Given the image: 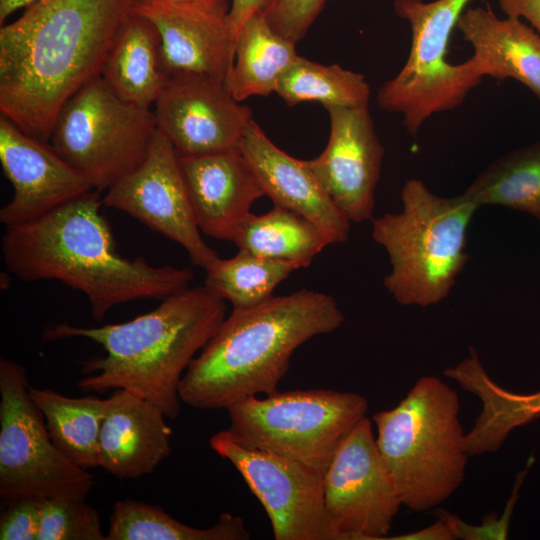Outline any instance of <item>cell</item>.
I'll return each instance as SVG.
<instances>
[{
  "label": "cell",
  "mask_w": 540,
  "mask_h": 540,
  "mask_svg": "<svg viewBox=\"0 0 540 540\" xmlns=\"http://www.w3.org/2000/svg\"><path fill=\"white\" fill-rule=\"evenodd\" d=\"M226 301L208 288H187L130 321L100 327L55 324L45 341L81 337L106 356L82 363L78 386L88 392L124 389L156 404L169 419L180 414L179 386L189 364L225 319Z\"/></svg>",
  "instance_id": "cell-4"
},
{
  "label": "cell",
  "mask_w": 540,
  "mask_h": 540,
  "mask_svg": "<svg viewBox=\"0 0 540 540\" xmlns=\"http://www.w3.org/2000/svg\"><path fill=\"white\" fill-rule=\"evenodd\" d=\"M232 242L255 255L308 267L328 245V239L307 218L275 205L270 211L249 213L238 226Z\"/></svg>",
  "instance_id": "cell-26"
},
{
  "label": "cell",
  "mask_w": 540,
  "mask_h": 540,
  "mask_svg": "<svg viewBox=\"0 0 540 540\" xmlns=\"http://www.w3.org/2000/svg\"><path fill=\"white\" fill-rule=\"evenodd\" d=\"M401 201V212L371 220L372 239L391 265L384 286L401 305L438 304L469 259L467 230L478 207L463 194L438 196L415 178L405 182Z\"/></svg>",
  "instance_id": "cell-6"
},
{
  "label": "cell",
  "mask_w": 540,
  "mask_h": 540,
  "mask_svg": "<svg viewBox=\"0 0 540 540\" xmlns=\"http://www.w3.org/2000/svg\"><path fill=\"white\" fill-rule=\"evenodd\" d=\"M101 77L124 101L150 109L170 74L162 55L156 27L136 14L119 30L105 59Z\"/></svg>",
  "instance_id": "cell-23"
},
{
  "label": "cell",
  "mask_w": 540,
  "mask_h": 540,
  "mask_svg": "<svg viewBox=\"0 0 540 540\" xmlns=\"http://www.w3.org/2000/svg\"><path fill=\"white\" fill-rule=\"evenodd\" d=\"M55 446L83 469L98 466L99 440L107 399L64 396L52 389L29 387Z\"/></svg>",
  "instance_id": "cell-25"
},
{
  "label": "cell",
  "mask_w": 540,
  "mask_h": 540,
  "mask_svg": "<svg viewBox=\"0 0 540 540\" xmlns=\"http://www.w3.org/2000/svg\"><path fill=\"white\" fill-rule=\"evenodd\" d=\"M154 108L157 129L179 156L240 150L253 120L224 82L196 73L171 75Z\"/></svg>",
  "instance_id": "cell-14"
},
{
  "label": "cell",
  "mask_w": 540,
  "mask_h": 540,
  "mask_svg": "<svg viewBox=\"0 0 540 540\" xmlns=\"http://www.w3.org/2000/svg\"><path fill=\"white\" fill-rule=\"evenodd\" d=\"M210 446L228 460L264 507L276 540H339L325 507L323 474L294 460L247 448L227 430Z\"/></svg>",
  "instance_id": "cell-12"
},
{
  "label": "cell",
  "mask_w": 540,
  "mask_h": 540,
  "mask_svg": "<svg viewBox=\"0 0 540 540\" xmlns=\"http://www.w3.org/2000/svg\"><path fill=\"white\" fill-rule=\"evenodd\" d=\"M457 392L441 378L422 376L393 408L372 416L376 442L402 505L425 512L464 481L468 453Z\"/></svg>",
  "instance_id": "cell-5"
},
{
  "label": "cell",
  "mask_w": 540,
  "mask_h": 540,
  "mask_svg": "<svg viewBox=\"0 0 540 540\" xmlns=\"http://www.w3.org/2000/svg\"><path fill=\"white\" fill-rule=\"evenodd\" d=\"M344 321L331 295L308 289L233 309L189 364L180 399L196 409L227 410L250 397L273 394L296 349Z\"/></svg>",
  "instance_id": "cell-3"
},
{
  "label": "cell",
  "mask_w": 540,
  "mask_h": 540,
  "mask_svg": "<svg viewBox=\"0 0 540 540\" xmlns=\"http://www.w3.org/2000/svg\"><path fill=\"white\" fill-rule=\"evenodd\" d=\"M179 161L200 231L232 242L252 205L266 196L241 150L179 156Z\"/></svg>",
  "instance_id": "cell-19"
},
{
  "label": "cell",
  "mask_w": 540,
  "mask_h": 540,
  "mask_svg": "<svg viewBox=\"0 0 540 540\" xmlns=\"http://www.w3.org/2000/svg\"><path fill=\"white\" fill-rule=\"evenodd\" d=\"M528 468L518 474L512 496L509 498L504 512L498 516L495 512L486 514L480 525H471L449 511L439 510L437 518L442 519L450 528L454 539L463 540H504L508 536L509 524L518 493Z\"/></svg>",
  "instance_id": "cell-33"
},
{
  "label": "cell",
  "mask_w": 540,
  "mask_h": 540,
  "mask_svg": "<svg viewBox=\"0 0 540 540\" xmlns=\"http://www.w3.org/2000/svg\"><path fill=\"white\" fill-rule=\"evenodd\" d=\"M244 520L223 513L207 528H195L171 517L161 507L124 499L113 506L106 540H247Z\"/></svg>",
  "instance_id": "cell-28"
},
{
  "label": "cell",
  "mask_w": 540,
  "mask_h": 540,
  "mask_svg": "<svg viewBox=\"0 0 540 540\" xmlns=\"http://www.w3.org/2000/svg\"><path fill=\"white\" fill-rule=\"evenodd\" d=\"M139 0H38L0 28V113L49 142L65 103L101 76Z\"/></svg>",
  "instance_id": "cell-1"
},
{
  "label": "cell",
  "mask_w": 540,
  "mask_h": 540,
  "mask_svg": "<svg viewBox=\"0 0 540 540\" xmlns=\"http://www.w3.org/2000/svg\"><path fill=\"white\" fill-rule=\"evenodd\" d=\"M0 498L85 500L95 477L53 443L44 416L29 393L23 366L0 360Z\"/></svg>",
  "instance_id": "cell-10"
},
{
  "label": "cell",
  "mask_w": 540,
  "mask_h": 540,
  "mask_svg": "<svg viewBox=\"0 0 540 540\" xmlns=\"http://www.w3.org/2000/svg\"><path fill=\"white\" fill-rule=\"evenodd\" d=\"M156 131L151 109L124 101L99 76L62 107L49 143L102 192L141 165Z\"/></svg>",
  "instance_id": "cell-9"
},
{
  "label": "cell",
  "mask_w": 540,
  "mask_h": 540,
  "mask_svg": "<svg viewBox=\"0 0 540 540\" xmlns=\"http://www.w3.org/2000/svg\"><path fill=\"white\" fill-rule=\"evenodd\" d=\"M228 0H139L134 12L157 29L171 75L204 74L226 83L234 61Z\"/></svg>",
  "instance_id": "cell-16"
},
{
  "label": "cell",
  "mask_w": 540,
  "mask_h": 540,
  "mask_svg": "<svg viewBox=\"0 0 540 540\" xmlns=\"http://www.w3.org/2000/svg\"><path fill=\"white\" fill-rule=\"evenodd\" d=\"M102 202L182 246L192 264L205 271L219 260L201 236L179 156L158 129L145 160L110 187Z\"/></svg>",
  "instance_id": "cell-13"
},
{
  "label": "cell",
  "mask_w": 540,
  "mask_h": 540,
  "mask_svg": "<svg viewBox=\"0 0 540 540\" xmlns=\"http://www.w3.org/2000/svg\"><path fill=\"white\" fill-rule=\"evenodd\" d=\"M323 484L326 511L339 540L388 538L403 505L367 416L338 447Z\"/></svg>",
  "instance_id": "cell-11"
},
{
  "label": "cell",
  "mask_w": 540,
  "mask_h": 540,
  "mask_svg": "<svg viewBox=\"0 0 540 540\" xmlns=\"http://www.w3.org/2000/svg\"><path fill=\"white\" fill-rule=\"evenodd\" d=\"M0 162L13 197L0 222L14 227L39 219L94 190L50 145L0 117Z\"/></svg>",
  "instance_id": "cell-17"
},
{
  "label": "cell",
  "mask_w": 540,
  "mask_h": 540,
  "mask_svg": "<svg viewBox=\"0 0 540 540\" xmlns=\"http://www.w3.org/2000/svg\"><path fill=\"white\" fill-rule=\"evenodd\" d=\"M240 150L275 205L310 220L330 244L348 239L351 221L325 192L306 160L277 147L254 119L245 130Z\"/></svg>",
  "instance_id": "cell-18"
},
{
  "label": "cell",
  "mask_w": 540,
  "mask_h": 540,
  "mask_svg": "<svg viewBox=\"0 0 540 540\" xmlns=\"http://www.w3.org/2000/svg\"><path fill=\"white\" fill-rule=\"evenodd\" d=\"M391 540H452L453 534L448 525L440 518L422 529L402 535L389 537Z\"/></svg>",
  "instance_id": "cell-37"
},
{
  "label": "cell",
  "mask_w": 540,
  "mask_h": 540,
  "mask_svg": "<svg viewBox=\"0 0 540 540\" xmlns=\"http://www.w3.org/2000/svg\"><path fill=\"white\" fill-rule=\"evenodd\" d=\"M472 0H394V11L411 28L409 56L392 79L378 90L381 109L402 115V125L415 136L432 115L460 106L482 82L469 59H447L449 40Z\"/></svg>",
  "instance_id": "cell-8"
},
{
  "label": "cell",
  "mask_w": 540,
  "mask_h": 540,
  "mask_svg": "<svg viewBox=\"0 0 540 540\" xmlns=\"http://www.w3.org/2000/svg\"><path fill=\"white\" fill-rule=\"evenodd\" d=\"M456 28L468 42L480 77L514 79L540 100V34L521 19L499 18L488 6L467 7Z\"/></svg>",
  "instance_id": "cell-21"
},
{
  "label": "cell",
  "mask_w": 540,
  "mask_h": 540,
  "mask_svg": "<svg viewBox=\"0 0 540 540\" xmlns=\"http://www.w3.org/2000/svg\"><path fill=\"white\" fill-rule=\"evenodd\" d=\"M101 206L100 192L91 190L39 219L6 228L1 250L7 269L21 281L57 280L79 290L95 321L115 306L162 301L189 288L190 268L153 266L118 253Z\"/></svg>",
  "instance_id": "cell-2"
},
{
  "label": "cell",
  "mask_w": 540,
  "mask_h": 540,
  "mask_svg": "<svg viewBox=\"0 0 540 540\" xmlns=\"http://www.w3.org/2000/svg\"><path fill=\"white\" fill-rule=\"evenodd\" d=\"M326 110L330 119L327 146L306 163L351 223L372 220L385 149L368 106Z\"/></svg>",
  "instance_id": "cell-15"
},
{
  "label": "cell",
  "mask_w": 540,
  "mask_h": 540,
  "mask_svg": "<svg viewBox=\"0 0 540 540\" xmlns=\"http://www.w3.org/2000/svg\"><path fill=\"white\" fill-rule=\"evenodd\" d=\"M268 0H230L229 18L233 38L236 41L245 22L258 12H261Z\"/></svg>",
  "instance_id": "cell-36"
},
{
  "label": "cell",
  "mask_w": 540,
  "mask_h": 540,
  "mask_svg": "<svg viewBox=\"0 0 540 540\" xmlns=\"http://www.w3.org/2000/svg\"><path fill=\"white\" fill-rule=\"evenodd\" d=\"M38 0H0V24L21 8H27Z\"/></svg>",
  "instance_id": "cell-38"
},
{
  "label": "cell",
  "mask_w": 540,
  "mask_h": 540,
  "mask_svg": "<svg viewBox=\"0 0 540 540\" xmlns=\"http://www.w3.org/2000/svg\"><path fill=\"white\" fill-rule=\"evenodd\" d=\"M166 1H190V0H166Z\"/></svg>",
  "instance_id": "cell-39"
},
{
  "label": "cell",
  "mask_w": 540,
  "mask_h": 540,
  "mask_svg": "<svg viewBox=\"0 0 540 540\" xmlns=\"http://www.w3.org/2000/svg\"><path fill=\"white\" fill-rule=\"evenodd\" d=\"M444 375L476 395L482 404L473 427L465 434V450L469 456L498 451L510 433L540 418V391L521 394L497 384L487 373L475 348Z\"/></svg>",
  "instance_id": "cell-22"
},
{
  "label": "cell",
  "mask_w": 540,
  "mask_h": 540,
  "mask_svg": "<svg viewBox=\"0 0 540 540\" xmlns=\"http://www.w3.org/2000/svg\"><path fill=\"white\" fill-rule=\"evenodd\" d=\"M239 444L299 462L322 474L338 447L367 416L366 398L327 389L250 397L227 409Z\"/></svg>",
  "instance_id": "cell-7"
},
{
  "label": "cell",
  "mask_w": 540,
  "mask_h": 540,
  "mask_svg": "<svg viewBox=\"0 0 540 540\" xmlns=\"http://www.w3.org/2000/svg\"><path fill=\"white\" fill-rule=\"evenodd\" d=\"M41 499L22 498L4 506L0 518L1 540H38Z\"/></svg>",
  "instance_id": "cell-34"
},
{
  "label": "cell",
  "mask_w": 540,
  "mask_h": 540,
  "mask_svg": "<svg viewBox=\"0 0 540 540\" xmlns=\"http://www.w3.org/2000/svg\"><path fill=\"white\" fill-rule=\"evenodd\" d=\"M463 195L478 208L503 206L540 221V140L496 158Z\"/></svg>",
  "instance_id": "cell-27"
},
{
  "label": "cell",
  "mask_w": 540,
  "mask_h": 540,
  "mask_svg": "<svg viewBox=\"0 0 540 540\" xmlns=\"http://www.w3.org/2000/svg\"><path fill=\"white\" fill-rule=\"evenodd\" d=\"M506 16L527 22L540 34V0H498Z\"/></svg>",
  "instance_id": "cell-35"
},
{
  "label": "cell",
  "mask_w": 540,
  "mask_h": 540,
  "mask_svg": "<svg viewBox=\"0 0 540 540\" xmlns=\"http://www.w3.org/2000/svg\"><path fill=\"white\" fill-rule=\"evenodd\" d=\"M98 466L118 479L152 473L171 453L172 429L153 402L117 389L107 398Z\"/></svg>",
  "instance_id": "cell-20"
},
{
  "label": "cell",
  "mask_w": 540,
  "mask_h": 540,
  "mask_svg": "<svg viewBox=\"0 0 540 540\" xmlns=\"http://www.w3.org/2000/svg\"><path fill=\"white\" fill-rule=\"evenodd\" d=\"M370 93L363 74L301 56L281 78L276 90L289 106L319 102L325 108L368 106Z\"/></svg>",
  "instance_id": "cell-29"
},
{
  "label": "cell",
  "mask_w": 540,
  "mask_h": 540,
  "mask_svg": "<svg viewBox=\"0 0 540 540\" xmlns=\"http://www.w3.org/2000/svg\"><path fill=\"white\" fill-rule=\"evenodd\" d=\"M298 265L255 255L245 250L228 259H220L208 270L204 286L233 309L258 305L273 295L275 288Z\"/></svg>",
  "instance_id": "cell-30"
},
{
  "label": "cell",
  "mask_w": 540,
  "mask_h": 540,
  "mask_svg": "<svg viewBox=\"0 0 540 540\" xmlns=\"http://www.w3.org/2000/svg\"><path fill=\"white\" fill-rule=\"evenodd\" d=\"M38 540H106L99 512L85 500L41 499Z\"/></svg>",
  "instance_id": "cell-31"
},
{
  "label": "cell",
  "mask_w": 540,
  "mask_h": 540,
  "mask_svg": "<svg viewBox=\"0 0 540 540\" xmlns=\"http://www.w3.org/2000/svg\"><path fill=\"white\" fill-rule=\"evenodd\" d=\"M326 0H268L262 10L269 25L297 43L305 37Z\"/></svg>",
  "instance_id": "cell-32"
},
{
  "label": "cell",
  "mask_w": 540,
  "mask_h": 540,
  "mask_svg": "<svg viewBox=\"0 0 540 540\" xmlns=\"http://www.w3.org/2000/svg\"><path fill=\"white\" fill-rule=\"evenodd\" d=\"M296 43L277 33L263 12L250 17L237 35L226 87L239 102L276 93L284 74L297 61Z\"/></svg>",
  "instance_id": "cell-24"
}]
</instances>
